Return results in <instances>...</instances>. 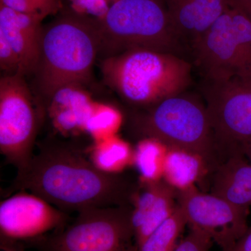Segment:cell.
Returning <instances> with one entry per match:
<instances>
[{"label":"cell","instance_id":"1","mask_svg":"<svg viewBox=\"0 0 251 251\" xmlns=\"http://www.w3.org/2000/svg\"><path fill=\"white\" fill-rule=\"evenodd\" d=\"M38 149L25 171L16 176L13 190L35 194L66 213L131 206L138 181L100 169L62 140H44Z\"/></svg>","mask_w":251,"mask_h":251},{"label":"cell","instance_id":"2","mask_svg":"<svg viewBox=\"0 0 251 251\" xmlns=\"http://www.w3.org/2000/svg\"><path fill=\"white\" fill-rule=\"evenodd\" d=\"M100 34L96 18L64 9L43 25L39 58L30 88L41 113L64 87H85L99 57Z\"/></svg>","mask_w":251,"mask_h":251},{"label":"cell","instance_id":"3","mask_svg":"<svg viewBox=\"0 0 251 251\" xmlns=\"http://www.w3.org/2000/svg\"><path fill=\"white\" fill-rule=\"evenodd\" d=\"M104 82L134 108L151 106L184 93L191 64L176 54L135 49L100 59Z\"/></svg>","mask_w":251,"mask_h":251},{"label":"cell","instance_id":"4","mask_svg":"<svg viewBox=\"0 0 251 251\" xmlns=\"http://www.w3.org/2000/svg\"><path fill=\"white\" fill-rule=\"evenodd\" d=\"M130 134L139 140H153L167 148L200 155L213 171L221 163L206 105L193 97L179 94L143 108H134L127 118Z\"/></svg>","mask_w":251,"mask_h":251},{"label":"cell","instance_id":"5","mask_svg":"<svg viewBox=\"0 0 251 251\" xmlns=\"http://www.w3.org/2000/svg\"><path fill=\"white\" fill-rule=\"evenodd\" d=\"M97 21L99 60L135 49L175 53L179 46L161 0H113Z\"/></svg>","mask_w":251,"mask_h":251},{"label":"cell","instance_id":"6","mask_svg":"<svg viewBox=\"0 0 251 251\" xmlns=\"http://www.w3.org/2000/svg\"><path fill=\"white\" fill-rule=\"evenodd\" d=\"M193 44L206 81H251V21L234 0Z\"/></svg>","mask_w":251,"mask_h":251},{"label":"cell","instance_id":"7","mask_svg":"<svg viewBox=\"0 0 251 251\" xmlns=\"http://www.w3.org/2000/svg\"><path fill=\"white\" fill-rule=\"evenodd\" d=\"M132 206L94 208L34 242L40 251H139L131 224Z\"/></svg>","mask_w":251,"mask_h":251},{"label":"cell","instance_id":"8","mask_svg":"<svg viewBox=\"0 0 251 251\" xmlns=\"http://www.w3.org/2000/svg\"><path fill=\"white\" fill-rule=\"evenodd\" d=\"M43 117L26 78L1 75L0 152L22 174L29 166Z\"/></svg>","mask_w":251,"mask_h":251},{"label":"cell","instance_id":"9","mask_svg":"<svg viewBox=\"0 0 251 251\" xmlns=\"http://www.w3.org/2000/svg\"><path fill=\"white\" fill-rule=\"evenodd\" d=\"M206 108L221 161L251 138V81H206Z\"/></svg>","mask_w":251,"mask_h":251},{"label":"cell","instance_id":"10","mask_svg":"<svg viewBox=\"0 0 251 251\" xmlns=\"http://www.w3.org/2000/svg\"><path fill=\"white\" fill-rule=\"evenodd\" d=\"M177 202L190 228L202 231L226 250L247 232L249 207L236 205L193 186L178 191Z\"/></svg>","mask_w":251,"mask_h":251},{"label":"cell","instance_id":"11","mask_svg":"<svg viewBox=\"0 0 251 251\" xmlns=\"http://www.w3.org/2000/svg\"><path fill=\"white\" fill-rule=\"evenodd\" d=\"M67 213L42 198L20 191L0 204L1 245L34 242L67 224Z\"/></svg>","mask_w":251,"mask_h":251},{"label":"cell","instance_id":"12","mask_svg":"<svg viewBox=\"0 0 251 251\" xmlns=\"http://www.w3.org/2000/svg\"><path fill=\"white\" fill-rule=\"evenodd\" d=\"M177 193L164 179L140 182L131 204V224L138 249L176 210Z\"/></svg>","mask_w":251,"mask_h":251},{"label":"cell","instance_id":"13","mask_svg":"<svg viewBox=\"0 0 251 251\" xmlns=\"http://www.w3.org/2000/svg\"><path fill=\"white\" fill-rule=\"evenodd\" d=\"M43 21L0 5V35L17 54L21 74L26 79L32 75L39 58Z\"/></svg>","mask_w":251,"mask_h":251},{"label":"cell","instance_id":"14","mask_svg":"<svg viewBox=\"0 0 251 251\" xmlns=\"http://www.w3.org/2000/svg\"><path fill=\"white\" fill-rule=\"evenodd\" d=\"M85 87L70 86L58 91L46 108L54 129L63 135H75L87 132L89 123L97 105Z\"/></svg>","mask_w":251,"mask_h":251},{"label":"cell","instance_id":"15","mask_svg":"<svg viewBox=\"0 0 251 251\" xmlns=\"http://www.w3.org/2000/svg\"><path fill=\"white\" fill-rule=\"evenodd\" d=\"M180 39L192 42L204 34L229 6V0H161Z\"/></svg>","mask_w":251,"mask_h":251},{"label":"cell","instance_id":"16","mask_svg":"<svg viewBox=\"0 0 251 251\" xmlns=\"http://www.w3.org/2000/svg\"><path fill=\"white\" fill-rule=\"evenodd\" d=\"M211 193L237 206H251V163L238 151L213 171Z\"/></svg>","mask_w":251,"mask_h":251},{"label":"cell","instance_id":"17","mask_svg":"<svg viewBox=\"0 0 251 251\" xmlns=\"http://www.w3.org/2000/svg\"><path fill=\"white\" fill-rule=\"evenodd\" d=\"M209 173H212L209 163L197 153L181 149L167 150L163 161V177L178 191L193 187Z\"/></svg>","mask_w":251,"mask_h":251},{"label":"cell","instance_id":"18","mask_svg":"<svg viewBox=\"0 0 251 251\" xmlns=\"http://www.w3.org/2000/svg\"><path fill=\"white\" fill-rule=\"evenodd\" d=\"M186 226L187 220L178 204L175 212L145 239L139 251H175Z\"/></svg>","mask_w":251,"mask_h":251},{"label":"cell","instance_id":"19","mask_svg":"<svg viewBox=\"0 0 251 251\" xmlns=\"http://www.w3.org/2000/svg\"><path fill=\"white\" fill-rule=\"evenodd\" d=\"M0 5L42 20L57 16L64 8L62 0H0Z\"/></svg>","mask_w":251,"mask_h":251},{"label":"cell","instance_id":"20","mask_svg":"<svg viewBox=\"0 0 251 251\" xmlns=\"http://www.w3.org/2000/svg\"><path fill=\"white\" fill-rule=\"evenodd\" d=\"M179 241L175 251H210L212 239L207 234L194 228Z\"/></svg>","mask_w":251,"mask_h":251},{"label":"cell","instance_id":"21","mask_svg":"<svg viewBox=\"0 0 251 251\" xmlns=\"http://www.w3.org/2000/svg\"><path fill=\"white\" fill-rule=\"evenodd\" d=\"M69 9L80 14L99 19L108 11L113 0H69Z\"/></svg>","mask_w":251,"mask_h":251},{"label":"cell","instance_id":"22","mask_svg":"<svg viewBox=\"0 0 251 251\" xmlns=\"http://www.w3.org/2000/svg\"><path fill=\"white\" fill-rule=\"evenodd\" d=\"M222 251H251V226L232 247Z\"/></svg>","mask_w":251,"mask_h":251},{"label":"cell","instance_id":"23","mask_svg":"<svg viewBox=\"0 0 251 251\" xmlns=\"http://www.w3.org/2000/svg\"><path fill=\"white\" fill-rule=\"evenodd\" d=\"M241 151L251 163V138L242 144Z\"/></svg>","mask_w":251,"mask_h":251},{"label":"cell","instance_id":"24","mask_svg":"<svg viewBox=\"0 0 251 251\" xmlns=\"http://www.w3.org/2000/svg\"><path fill=\"white\" fill-rule=\"evenodd\" d=\"M1 249L2 251H24L17 245H9V244L1 245Z\"/></svg>","mask_w":251,"mask_h":251},{"label":"cell","instance_id":"25","mask_svg":"<svg viewBox=\"0 0 251 251\" xmlns=\"http://www.w3.org/2000/svg\"><path fill=\"white\" fill-rule=\"evenodd\" d=\"M239 6H240V5H239ZM240 6L243 9H244V11L247 13L248 16H249L251 21V1L250 3H249V4L244 5V6Z\"/></svg>","mask_w":251,"mask_h":251},{"label":"cell","instance_id":"26","mask_svg":"<svg viewBox=\"0 0 251 251\" xmlns=\"http://www.w3.org/2000/svg\"><path fill=\"white\" fill-rule=\"evenodd\" d=\"M235 2H237L238 4L240 6H244V5L249 4L251 1V0H234Z\"/></svg>","mask_w":251,"mask_h":251}]
</instances>
